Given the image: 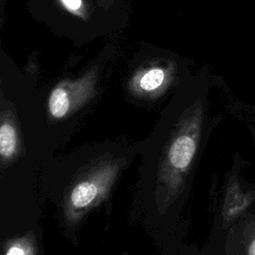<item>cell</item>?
Here are the masks:
<instances>
[{"label": "cell", "mask_w": 255, "mask_h": 255, "mask_svg": "<svg viewBox=\"0 0 255 255\" xmlns=\"http://www.w3.org/2000/svg\"><path fill=\"white\" fill-rule=\"evenodd\" d=\"M196 150V139L188 134H181L174 139L168 150L170 164L176 169H185L191 162Z\"/></svg>", "instance_id": "277c9868"}, {"label": "cell", "mask_w": 255, "mask_h": 255, "mask_svg": "<svg viewBox=\"0 0 255 255\" xmlns=\"http://www.w3.org/2000/svg\"><path fill=\"white\" fill-rule=\"evenodd\" d=\"M243 255H255V220L247 223L243 242Z\"/></svg>", "instance_id": "52a82bcc"}, {"label": "cell", "mask_w": 255, "mask_h": 255, "mask_svg": "<svg viewBox=\"0 0 255 255\" xmlns=\"http://www.w3.org/2000/svg\"><path fill=\"white\" fill-rule=\"evenodd\" d=\"M255 201V189L243 190L236 179H231L224 199L223 216L225 220H233L243 213Z\"/></svg>", "instance_id": "7a4b0ae2"}, {"label": "cell", "mask_w": 255, "mask_h": 255, "mask_svg": "<svg viewBox=\"0 0 255 255\" xmlns=\"http://www.w3.org/2000/svg\"><path fill=\"white\" fill-rule=\"evenodd\" d=\"M6 255H30V253L28 252L23 243L15 242L8 248Z\"/></svg>", "instance_id": "9c48e42d"}, {"label": "cell", "mask_w": 255, "mask_h": 255, "mask_svg": "<svg viewBox=\"0 0 255 255\" xmlns=\"http://www.w3.org/2000/svg\"><path fill=\"white\" fill-rule=\"evenodd\" d=\"M167 79V72L159 66H152L138 73L133 83L135 87L146 93L157 91L161 88Z\"/></svg>", "instance_id": "5b68a950"}, {"label": "cell", "mask_w": 255, "mask_h": 255, "mask_svg": "<svg viewBox=\"0 0 255 255\" xmlns=\"http://www.w3.org/2000/svg\"><path fill=\"white\" fill-rule=\"evenodd\" d=\"M94 79L92 75L76 82H65L50 94L48 106L52 117L61 119L82 105L91 96Z\"/></svg>", "instance_id": "6da1fadb"}, {"label": "cell", "mask_w": 255, "mask_h": 255, "mask_svg": "<svg viewBox=\"0 0 255 255\" xmlns=\"http://www.w3.org/2000/svg\"><path fill=\"white\" fill-rule=\"evenodd\" d=\"M104 179L101 176L79 182L70 194V203L75 208H85L91 205L104 191Z\"/></svg>", "instance_id": "3957f363"}, {"label": "cell", "mask_w": 255, "mask_h": 255, "mask_svg": "<svg viewBox=\"0 0 255 255\" xmlns=\"http://www.w3.org/2000/svg\"><path fill=\"white\" fill-rule=\"evenodd\" d=\"M17 146V134L14 127L4 123L0 128V153L2 157L8 158L13 155Z\"/></svg>", "instance_id": "8992f818"}, {"label": "cell", "mask_w": 255, "mask_h": 255, "mask_svg": "<svg viewBox=\"0 0 255 255\" xmlns=\"http://www.w3.org/2000/svg\"><path fill=\"white\" fill-rule=\"evenodd\" d=\"M61 5L70 13L80 17L85 15V6L83 0H59Z\"/></svg>", "instance_id": "ba28073f"}]
</instances>
